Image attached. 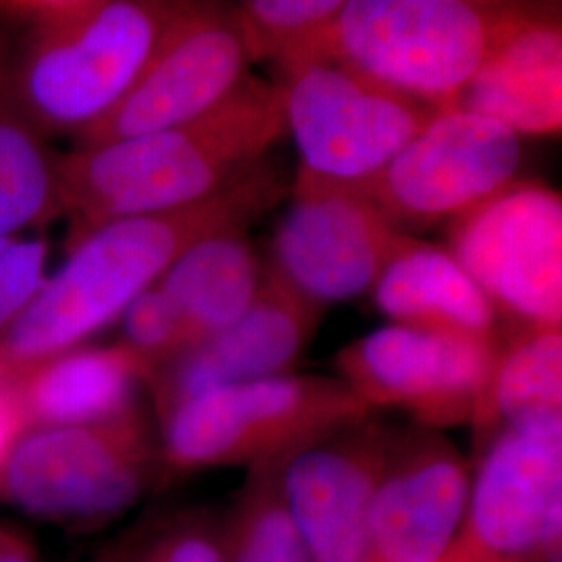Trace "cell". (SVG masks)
I'll use <instances>...</instances> for the list:
<instances>
[{"label":"cell","mask_w":562,"mask_h":562,"mask_svg":"<svg viewBox=\"0 0 562 562\" xmlns=\"http://www.w3.org/2000/svg\"><path fill=\"white\" fill-rule=\"evenodd\" d=\"M280 196V181L262 161L204 201L88 229L0 336V361L18 373L81 346L120 319L194 241L220 229H248Z\"/></svg>","instance_id":"obj_1"},{"label":"cell","mask_w":562,"mask_h":562,"mask_svg":"<svg viewBox=\"0 0 562 562\" xmlns=\"http://www.w3.org/2000/svg\"><path fill=\"white\" fill-rule=\"evenodd\" d=\"M285 134L276 81L248 76L211 113L55 159L59 213L76 238L101 223L204 201L265 161Z\"/></svg>","instance_id":"obj_2"},{"label":"cell","mask_w":562,"mask_h":562,"mask_svg":"<svg viewBox=\"0 0 562 562\" xmlns=\"http://www.w3.org/2000/svg\"><path fill=\"white\" fill-rule=\"evenodd\" d=\"M192 2L101 0L36 25L7 81V111L32 127L78 136L127 94Z\"/></svg>","instance_id":"obj_3"},{"label":"cell","mask_w":562,"mask_h":562,"mask_svg":"<svg viewBox=\"0 0 562 562\" xmlns=\"http://www.w3.org/2000/svg\"><path fill=\"white\" fill-rule=\"evenodd\" d=\"M369 415L340 378L283 373L211 390L159 419L161 482L213 467L285 461Z\"/></svg>","instance_id":"obj_4"},{"label":"cell","mask_w":562,"mask_h":562,"mask_svg":"<svg viewBox=\"0 0 562 562\" xmlns=\"http://www.w3.org/2000/svg\"><path fill=\"white\" fill-rule=\"evenodd\" d=\"M503 9L469 0H348L319 36L281 60H340L406 99L443 111L459 104Z\"/></svg>","instance_id":"obj_5"},{"label":"cell","mask_w":562,"mask_h":562,"mask_svg":"<svg viewBox=\"0 0 562 562\" xmlns=\"http://www.w3.org/2000/svg\"><path fill=\"white\" fill-rule=\"evenodd\" d=\"M161 482L159 438L140 408L113 422L25 429L0 471V503L63 527H99Z\"/></svg>","instance_id":"obj_6"},{"label":"cell","mask_w":562,"mask_h":562,"mask_svg":"<svg viewBox=\"0 0 562 562\" xmlns=\"http://www.w3.org/2000/svg\"><path fill=\"white\" fill-rule=\"evenodd\" d=\"M278 71L301 167L331 180L371 178L438 113L322 55L281 60Z\"/></svg>","instance_id":"obj_7"},{"label":"cell","mask_w":562,"mask_h":562,"mask_svg":"<svg viewBox=\"0 0 562 562\" xmlns=\"http://www.w3.org/2000/svg\"><path fill=\"white\" fill-rule=\"evenodd\" d=\"M562 415L498 429L440 562H561Z\"/></svg>","instance_id":"obj_8"},{"label":"cell","mask_w":562,"mask_h":562,"mask_svg":"<svg viewBox=\"0 0 562 562\" xmlns=\"http://www.w3.org/2000/svg\"><path fill=\"white\" fill-rule=\"evenodd\" d=\"M454 261L517 327L562 325V199L513 180L448 222Z\"/></svg>","instance_id":"obj_9"},{"label":"cell","mask_w":562,"mask_h":562,"mask_svg":"<svg viewBox=\"0 0 562 562\" xmlns=\"http://www.w3.org/2000/svg\"><path fill=\"white\" fill-rule=\"evenodd\" d=\"M521 138L461 106L438 111L371 178L355 181L408 234L452 222L517 180Z\"/></svg>","instance_id":"obj_10"},{"label":"cell","mask_w":562,"mask_h":562,"mask_svg":"<svg viewBox=\"0 0 562 562\" xmlns=\"http://www.w3.org/2000/svg\"><path fill=\"white\" fill-rule=\"evenodd\" d=\"M408 238L355 181L301 167L273 234L269 269L325 308L371 292Z\"/></svg>","instance_id":"obj_11"},{"label":"cell","mask_w":562,"mask_h":562,"mask_svg":"<svg viewBox=\"0 0 562 562\" xmlns=\"http://www.w3.org/2000/svg\"><path fill=\"white\" fill-rule=\"evenodd\" d=\"M255 60L236 7L227 0H194L127 94L78 134L80 146L199 120L240 88Z\"/></svg>","instance_id":"obj_12"},{"label":"cell","mask_w":562,"mask_h":562,"mask_svg":"<svg viewBox=\"0 0 562 562\" xmlns=\"http://www.w3.org/2000/svg\"><path fill=\"white\" fill-rule=\"evenodd\" d=\"M501 340L390 323L341 348L336 367L341 382L373 413L398 408L438 431L473 423Z\"/></svg>","instance_id":"obj_13"},{"label":"cell","mask_w":562,"mask_h":562,"mask_svg":"<svg viewBox=\"0 0 562 562\" xmlns=\"http://www.w3.org/2000/svg\"><path fill=\"white\" fill-rule=\"evenodd\" d=\"M394 436L373 413L281 462V498L313 561L369 562V515Z\"/></svg>","instance_id":"obj_14"},{"label":"cell","mask_w":562,"mask_h":562,"mask_svg":"<svg viewBox=\"0 0 562 562\" xmlns=\"http://www.w3.org/2000/svg\"><path fill=\"white\" fill-rule=\"evenodd\" d=\"M322 315V306L265 267L261 290L241 317L148 375L157 417L211 390L292 373Z\"/></svg>","instance_id":"obj_15"},{"label":"cell","mask_w":562,"mask_h":562,"mask_svg":"<svg viewBox=\"0 0 562 562\" xmlns=\"http://www.w3.org/2000/svg\"><path fill=\"white\" fill-rule=\"evenodd\" d=\"M471 473L436 429L394 436L369 515V562H440L461 529Z\"/></svg>","instance_id":"obj_16"},{"label":"cell","mask_w":562,"mask_h":562,"mask_svg":"<svg viewBox=\"0 0 562 562\" xmlns=\"http://www.w3.org/2000/svg\"><path fill=\"white\" fill-rule=\"evenodd\" d=\"M457 106L503 123L519 138L561 134V21L522 0L506 4Z\"/></svg>","instance_id":"obj_17"},{"label":"cell","mask_w":562,"mask_h":562,"mask_svg":"<svg viewBox=\"0 0 562 562\" xmlns=\"http://www.w3.org/2000/svg\"><path fill=\"white\" fill-rule=\"evenodd\" d=\"M148 367L123 341L76 346L13 373L25 429L113 422L140 408Z\"/></svg>","instance_id":"obj_18"},{"label":"cell","mask_w":562,"mask_h":562,"mask_svg":"<svg viewBox=\"0 0 562 562\" xmlns=\"http://www.w3.org/2000/svg\"><path fill=\"white\" fill-rule=\"evenodd\" d=\"M375 306L392 323L469 338H501V315L482 288L440 246L411 236L373 285Z\"/></svg>","instance_id":"obj_19"},{"label":"cell","mask_w":562,"mask_h":562,"mask_svg":"<svg viewBox=\"0 0 562 562\" xmlns=\"http://www.w3.org/2000/svg\"><path fill=\"white\" fill-rule=\"evenodd\" d=\"M262 280L265 267L246 229L229 227L194 241L157 285L178 308L194 346L241 317Z\"/></svg>","instance_id":"obj_20"},{"label":"cell","mask_w":562,"mask_h":562,"mask_svg":"<svg viewBox=\"0 0 562 562\" xmlns=\"http://www.w3.org/2000/svg\"><path fill=\"white\" fill-rule=\"evenodd\" d=\"M562 415V325L517 327L501 340L473 425L494 431Z\"/></svg>","instance_id":"obj_21"},{"label":"cell","mask_w":562,"mask_h":562,"mask_svg":"<svg viewBox=\"0 0 562 562\" xmlns=\"http://www.w3.org/2000/svg\"><path fill=\"white\" fill-rule=\"evenodd\" d=\"M57 213L55 159L32 125L0 109V238Z\"/></svg>","instance_id":"obj_22"},{"label":"cell","mask_w":562,"mask_h":562,"mask_svg":"<svg viewBox=\"0 0 562 562\" xmlns=\"http://www.w3.org/2000/svg\"><path fill=\"white\" fill-rule=\"evenodd\" d=\"M281 462L252 467L225 521L227 562H315L281 498Z\"/></svg>","instance_id":"obj_23"},{"label":"cell","mask_w":562,"mask_h":562,"mask_svg":"<svg viewBox=\"0 0 562 562\" xmlns=\"http://www.w3.org/2000/svg\"><path fill=\"white\" fill-rule=\"evenodd\" d=\"M94 562H227L225 521L183 513L150 522L102 550Z\"/></svg>","instance_id":"obj_24"},{"label":"cell","mask_w":562,"mask_h":562,"mask_svg":"<svg viewBox=\"0 0 562 562\" xmlns=\"http://www.w3.org/2000/svg\"><path fill=\"white\" fill-rule=\"evenodd\" d=\"M348 0H236L255 59L280 63L319 36Z\"/></svg>","instance_id":"obj_25"},{"label":"cell","mask_w":562,"mask_h":562,"mask_svg":"<svg viewBox=\"0 0 562 562\" xmlns=\"http://www.w3.org/2000/svg\"><path fill=\"white\" fill-rule=\"evenodd\" d=\"M123 344L148 367V375L162 362L178 357L192 346L178 308L157 283L144 290L121 313Z\"/></svg>","instance_id":"obj_26"},{"label":"cell","mask_w":562,"mask_h":562,"mask_svg":"<svg viewBox=\"0 0 562 562\" xmlns=\"http://www.w3.org/2000/svg\"><path fill=\"white\" fill-rule=\"evenodd\" d=\"M46 252L42 240L0 238V336L46 280Z\"/></svg>","instance_id":"obj_27"},{"label":"cell","mask_w":562,"mask_h":562,"mask_svg":"<svg viewBox=\"0 0 562 562\" xmlns=\"http://www.w3.org/2000/svg\"><path fill=\"white\" fill-rule=\"evenodd\" d=\"M101 0H0L2 7L11 9L25 20L34 21V25L69 20L92 9Z\"/></svg>","instance_id":"obj_28"},{"label":"cell","mask_w":562,"mask_h":562,"mask_svg":"<svg viewBox=\"0 0 562 562\" xmlns=\"http://www.w3.org/2000/svg\"><path fill=\"white\" fill-rule=\"evenodd\" d=\"M23 431H25V423L13 394V375L0 364V471L9 448Z\"/></svg>","instance_id":"obj_29"},{"label":"cell","mask_w":562,"mask_h":562,"mask_svg":"<svg viewBox=\"0 0 562 562\" xmlns=\"http://www.w3.org/2000/svg\"><path fill=\"white\" fill-rule=\"evenodd\" d=\"M0 562H41L38 561V552L34 548V543L30 542L27 536H20L4 548V552H0Z\"/></svg>","instance_id":"obj_30"},{"label":"cell","mask_w":562,"mask_h":562,"mask_svg":"<svg viewBox=\"0 0 562 562\" xmlns=\"http://www.w3.org/2000/svg\"><path fill=\"white\" fill-rule=\"evenodd\" d=\"M18 536H20V531H18V529H13V527H9V525H2V522H0V552H4V548H7L9 543L13 542Z\"/></svg>","instance_id":"obj_31"},{"label":"cell","mask_w":562,"mask_h":562,"mask_svg":"<svg viewBox=\"0 0 562 562\" xmlns=\"http://www.w3.org/2000/svg\"><path fill=\"white\" fill-rule=\"evenodd\" d=\"M469 2H473V4H480V7H485V9H498V7L513 4V2H517V0H469Z\"/></svg>","instance_id":"obj_32"}]
</instances>
